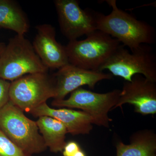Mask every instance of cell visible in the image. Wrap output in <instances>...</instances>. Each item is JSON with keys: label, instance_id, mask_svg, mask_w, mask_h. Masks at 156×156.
Wrapping results in <instances>:
<instances>
[{"label": "cell", "instance_id": "8fae6325", "mask_svg": "<svg viewBox=\"0 0 156 156\" xmlns=\"http://www.w3.org/2000/svg\"><path fill=\"white\" fill-rule=\"evenodd\" d=\"M37 34L32 44L37 55L44 64L52 69H59L68 64L65 46L57 41L56 30L52 25L37 26Z\"/></svg>", "mask_w": 156, "mask_h": 156}, {"label": "cell", "instance_id": "4fadbf2b", "mask_svg": "<svg viewBox=\"0 0 156 156\" xmlns=\"http://www.w3.org/2000/svg\"><path fill=\"white\" fill-rule=\"evenodd\" d=\"M129 144L118 141L116 156H156V134L152 129L138 130L129 138Z\"/></svg>", "mask_w": 156, "mask_h": 156}, {"label": "cell", "instance_id": "52a82bcc", "mask_svg": "<svg viewBox=\"0 0 156 156\" xmlns=\"http://www.w3.org/2000/svg\"><path fill=\"white\" fill-rule=\"evenodd\" d=\"M9 101L29 113L55 95L54 78L47 73L29 74L11 82Z\"/></svg>", "mask_w": 156, "mask_h": 156}, {"label": "cell", "instance_id": "ac0fdd59", "mask_svg": "<svg viewBox=\"0 0 156 156\" xmlns=\"http://www.w3.org/2000/svg\"><path fill=\"white\" fill-rule=\"evenodd\" d=\"M80 147L77 142L70 141L66 142L62 151L63 156H73L81 150Z\"/></svg>", "mask_w": 156, "mask_h": 156}, {"label": "cell", "instance_id": "ba28073f", "mask_svg": "<svg viewBox=\"0 0 156 156\" xmlns=\"http://www.w3.org/2000/svg\"><path fill=\"white\" fill-rule=\"evenodd\" d=\"M54 4L60 30L69 41L97 30L95 11L82 9L76 0H56Z\"/></svg>", "mask_w": 156, "mask_h": 156}, {"label": "cell", "instance_id": "5bb4252c", "mask_svg": "<svg viewBox=\"0 0 156 156\" xmlns=\"http://www.w3.org/2000/svg\"><path fill=\"white\" fill-rule=\"evenodd\" d=\"M36 123L47 148L54 153L62 152L66 144V136L68 133L64 125L47 116L39 117Z\"/></svg>", "mask_w": 156, "mask_h": 156}, {"label": "cell", "instance_id": "7c38bea8", "mask_svg": "<svg viewBox=\"0 0 156 156\" xmlns=\"http://www.w3.org/2000/svg\"><path fill=\"white\" fill-rule=\"evenodd\" d=\"M29 113L35 117L47 116L58 120L65 126L68 133L73 135L89 134L93 129V120L82 111L53 108L45 102L32 110Z\"/></svg>", "mask_w": 156, "mask_h": 156}, {"label": "cell", "instance_id": "8992f818", "mask_svg": "<svg viewBox=\"0 0 156 156\" xmlns=\"http://www.w3.org/2000/svg\"><path fill=\"white\" fill-rule=\"evenodd\" d=\"M121 92L115 89L107 93H98L81 87L72 92L67 99L53 100L52 105L82 110L91 117L93 125L109 128L112 119L108 113L116 105Z\"/></svg>", "mask_w": 156, "mask_h": 156}, {"label": "cell", "instance_id": "5b68a950", "mask_svg": "<svg viewBox=\"0 0 156 156\" xmlns=\"http://www.w3.org/2000/svg\"><path fill=\"white\" fill-rule=\"evenodd\" d=\"M108 70L113 76L131 82L133 76L140 74L156 82V56L149 45L142 44L129 51L121 45L99 71Z\"/></svg>", "mask_w": 156, "mask_h": 156}, {"label": "cell", "instance_id": "7a4b0ae2", "mask_svg": "<svg viewBox=\"0 0 156 156\" xmlns=\"http://www.w3.org/2000/svg\"><path fill=\"white\" fill-rule=\"evenodd\" d=\"M121 45L116 39L97 30L88 35L84 40L70 41L65 48L70 64L99 71Z\"/></svg>", "mask_w": 156, "mask_h": 156}, {"label": "cell", "instance_id": "3957f363", "mask_svg": "<svg viewBox=\"0 0 156 156\" xmlns=\"http://www.w3.org/2000/svg\"><path fill=\"white\" fill-rule=\"evenodd\" d=\"M0 130L26 153L33 155L47 150L36 121L27 118L9 101L0 110Z\"/></svg>", "mask_w": 156, "mask_h": 156}, {"label": "cell", "instance_id": "6da1fadb", "mask_svg": "<svg viewBox=\"0 0 156 156\" xmlns=\"http://www.w3.org/2000/svg\"><path fill=\"white\" fill-rule=\"evenodd\" d=\"M112 11L105 15L96 12V27L116 39L130 51L142 44H153L156 41V32L154 27L139 20L133 14L119 9L116 0H107Z\"/></svg>", "mask_w": 156, "mask_h": 156}, {"label": "cell", "instance_id": "2e32d148", "mask_svg": "<svg viewBox=\"0 0 156 156\" xmlns=\"http://www.w3.org/2000/svg\"><path fill=\"white\" fill-rule=\"evenodd\" d=\"M0 156H32L20 148L0 130Z\"/></svg>", "mask_w": 156, "mask_h": 156}, {"label": "cell", "instance_id": "d6986e66", "mask_svg": "<svg viewBox=\"0 0 156 156\" xmlns=\"http://www.w3.org/2000/svg\"><path fill=\"white\" fill-rule=\"evenodd\" d=\"M73 156H87L85 152L83 151L82 149L78 151Z\"/></svg>", "mask_w": 156, "mask_h": 156}, {"label": "cell", "instance_id": "9c48e42d", "mask_svg": "<svg viewBox=\"0 0 156 156\" xmlns=\"http://www.w3.org/2000/svg\"><path fill=\"white\" fill-rule=\"evenodd\" d=\"M126 104L134 106V112L143 115H155L156 82L140 74L133 76L131 82L125 81L113 110Z\"/></svg>", "mask_w": 156, "mask_h": 156}, {"label": "cell", "instance_id": "277c9868", "mask_svg": "<svg viewBox=\"0 0 156 156\" xmlns=\"http://www.w3.org/2000/svg\"><path fill=\"white\" fill-rule=\"evenodd\" d=\"M48 70L23 35L12 38L0 55V79L5 80L11 82L26 75Z\"/></svg>", "mask_w": 156, "mask_h": 156}, {"label": "cell", "instance_id": "30bf717a", "mask_svg": "<svg viewBox=\"0 0 156 156\" xmlns=\"http://www.w3.org/2000/svg\"><path fill=\"white\" fill-rule=\"evenodd\" d=\"M53 76L55 82L54 100H57L65 99L66 95L82 86L94 89L98 82L112 80L113 76L111 73L84 69L70 63L60 68Z\"/></svg>", "mask_w": 156, "mask_h": 156}, {"label": "cell", "instance_id": "9a60e30c", "mask_svg": "<svg viewBox=\"0 0 156 156\" xmlns=\"http://www.w3.org/2000/svg\"><path fill=\"white\" fill-rule=\"evenodd\" d=\"M29 27L27 17L17 3L11 0H0V28L24 36Z\"/></svg>", "mask_w": 156, "mask_h": 156}, {"label": "cell", "instance_id": "ffe728a7", "mask_svg": "<svg viewBox=\"0 0 156 156\" xmlns=\"http://www.w3.org/2000/svg\"><path fill=\"white\" fill-rule=\"evenodd\" d=\"M6 45L3 43H0V55H1L5 48Z\"/></svg>", "mask_w": 156, "mask_h": 156}, {"label": "cell", "instance_id": "e0dca14e", "mask_svg": "<svg viewBox=\"0 0 156 156\" xmlns=\"http://www.w3.org/2000/svg\"><path fill=\"white\" fill-rule=\"evenodd\" d=\"M10 84L11 82L0 79V110L9 101Z\"/></svg>", "mask_w": 156, "mask_h": 156}]
</instances>
